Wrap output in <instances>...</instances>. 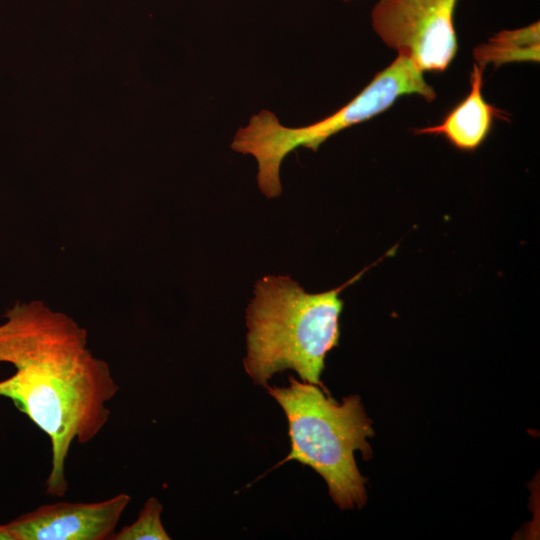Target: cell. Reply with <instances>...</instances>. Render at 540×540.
<instances>
[{"mask_svg":"<svg viewBox=\"0 0 540 540\" xmlns=\"http://www.w3.org/2000/svg\"><path fill=\"white\" fill-rule=\"evenodd\" d=\"M0 540H16L7 524H0Z\"/></svg>","mask_w":540,"mask_h":540,"instance_id":"10","label":"cell"},{"mask_svg":"<svg viewBox=\"0 0 540 540\" xmlns=\"http://www.w3.org/2000/svg\"><path fill=\"white\" fill-rule=\"evenodd\" d=\"M130 501L120 493L99 502L44 504L7 525L16 540H111Z\"/></svg>","mask_w":540,"mask_h":540,"instance_id":"6","label":"cell"},{"mask_svg":"<svg viewBox=\"0 0 540 540\" xmlns=\"http://www.w3.org/2000/svg\"><path fill=\"white\" fill-rule=\"evenodd\" d=\"M0 325V363L15 373L0 381L8 398L50 439L49 496L68 491L65 464L74 441L86 444L106 426L119 390L109 365L87 349V331L42 301L16 303Z\"/></svg>","mask_w":540,"mask_h":540,"instance_id":"1","label":"cell"},{"mask_svg":"<svg viewBox=\"0 0 540 540\" xmlns=\"http://www.w3.org/2000/svg\"><path fill=\"white\" fill-rule=\"evenodd\" d=\"M364 272L321 293L306 292L289 276H265L256 282L246 310L244 359L255 384L267 388L274 374L290 369L303 382L325 389L320 380L324 359L338 345L340 335L343 300L339 294Z\"/></svg>","mask_w":540,"mask_h":540,"instance_id":"2","label":"cell"},{"mask_svg":"<svg viewBox=\"0 0 540 540\" xmlns=\"http://www.w3.org/2000/svg\"><path fill=\"white\" fill-rule=\"evenodd\" d=\"M458 0H379L371 12L375 33L422 72L446 70L458 50L453 15Z\"/></svg>","mask_w":540,"mask_h":540,"instance_id":"5","label":"cell"},{"mask_svg":"<svg viewBox=\"0 0 540 540\" xmlns=\"http://www.w3.org/2000/svg\"><path fill=\"white\" fill-rule=\"evenodd\" d=\"M407 95H417L428 102L436 98L423 72L408 57L397 54L391 64L335 113L310 125L291 128L283 126L271 111L261 110L238 129L231 148L256 159L258 187L267 198H275L282 192L280 166L290 152L298 147L317 151L331 136L383 113Z\"/></svg>","mask_w":540,"mask_h":540,"instance_id":"4","label":"cell"},{"mask_svg":"<svg viewBox=\"0 0 540 540\" xmlns=\"http://www.w3.org/2000/svg\"><path fill=\"white\" fill-rule=\"evenodd\" d=\"M162 510L156 497L148 498L137 519L115 532L111 540H169L160 518Z\"/></svg>","mask_w":540,"mask_h":540,"instance_id":"9","label":"cell"},{"mask_svg":"<svg viewBox=\"0 0 540 540\" xmlns=\"http://www.w3.org/2000/svg\"><path fill=\"white\" fill-rule=\"evenodd\" d=\"M485 66L473 64L470 90L444 119L433 126L415 130L416 134L441 135L454 147L464 151L477 149L487 138L498 110L483 97Z\"/></svg>","mask_w":540,"mask_h":540,"instance_id":"7","label":"cell"},{"mask_svg":"<svg viewBox=\"0 0 540 540\" xmlns=\"http://www.w3.org/2000/svg\"><path fill=\"white\" fill-rule=\"evenodd\" d=\"M476 63L494 68L515 62H539L540 25L539 21L513 30H502L474 47Z\"/></svg>","mask_w":540,"mask_h":540,"instance_id":"8","label":"cell"},{"mask_svg":"<svg viewBox=\"0 0 540 540\" xmlns=\"http://www.w3.org/2000/svg\"><path fill=\"white\" fill-rule=\"evenodd\" d=\"M285 412L291 451L272 469L296 460L311 467L325 480L329 494L341 509L362 507L366 500L364 478L354 452L364 459L372 452L367 438L374 435L360 397L351 395L341 403L318 385L289 377L287 387H267Z\"/></svg>","mask_w":540,"mask_h":540,"instance_id":"3","label":"cell"},{"mask_svg":"<svg viewBox=\"0 0 540 540\" xmlns=\"http://www.w3.org/2000/svg\"><path fill=\"white\" fill-rule=\"evenodd\" d=\"M343 1L348 2V1H352V0H343Z\"/></svg>","mask_w":540,"mask_h":540,"instance_id":"11","label":"cell"}]
</instances>
